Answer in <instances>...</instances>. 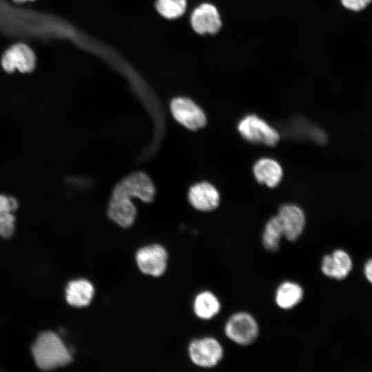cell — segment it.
Masks as SVG:
<instances>
[{"label": "cell", "mask_w": 372, "mask_h": 372, "mask_svg": "<svg viewBox=\"0 0 372 372\" xmlns=\"http://www.w3.org/2000/svg\"><path fill=\"white\" fill-rule=\"evenodd\" d=\"M32 351L37 366L45 371L64 366L72 360L71 354L63 342L51 331L39 335Z\"/></svg>", "instance_id": "cell-1"}, {"label": "cell", "mask_w": 372, "mask_h": 372, "mask_svg": "<svg viewBox=\"0 0 372 372\" xmlns=\"http://www.w3.org/2000/svg\"><path fill=\"white\" fill-rule=\"evenodd\" d=\"M225 335L240 346L253 344L259 335V326L255 318L245 311L232 314L224 328Z\"/></svg>", "instance_id": "cell-2"}, {"label": "cell", "mask_w": 372, "mask_h": 372, "mask_svg": "<svg viewBox=\"0 0 372 372\" xmlns=\"http://www.w3.org/2000/svg\"><path fill=\"white\" fill-rule=\"evenodd\" d=\"M155 195V188L149 177L143 172L130 174L119 183L112 192V196L138 198L142 201L150 203Z\"/></svg>", "instance_id": "cell-3"}, {"label": "cell", "mask_w": 372, "mask_h": 372, "mask_svg": "<svg viewBox=\"0 0 372 372\" xmlns=\"http://www.w3.org/2000/svg\"><path fill=\"white\" fill-rule=\"evenodd\" d=\"M238 130L245 139L252 143L274 146L280 140L278 132L254 114L242 118L238 123Z\"/></svg>", "instance_id": "cell-4"}, {"label": "cell", "mask_w": 372, "mask_h": 372, "mask_svg": "<svg viewBox=\"0 0 372 372\" xmlns=\"http://www.w3.org/2000/svg\"><path fill=\"white\" fill-rule=\"evenodd\" d=\"M189 355L194 364L211 368L222 360L224 350L216 338L207 337L193 340L189 346Z\"/></svg>", "instance_id": "cell-5"}, {"label": "cell", "mask_w": 372, "mask_h": 372, "mask_svg": "<svg viewBox=\"0 0 372 372\" xmlns=\"http://www.w3.org/2000/svg\"><path fill=\"white\" fill-rule=\"evenodd\" d=\"M170 109L176 121L190 130H198L206 125L207 118L203 110L188 98L174 99Z\"/></svg>", "instance_id": "cell-6"}, {"label": "cell", "mask_w": 372, "mask_h": 372, "mask_svg": "<svg viewBox=\"0 0 372 372\" xmlns=\"http://www.w3.org/2000/svg\"><path fill=\"white\" fill-rule=\"evenodd\" d=\"M1 66L8 72L17 70L21 73L32 72L36 65V56L26 44L15 43L6 50L1 57Z\"/></svg>", "instance_id": "cell-7"}, {"label": "cell", "mask_w": 372, "mask_h": 372, "mask_svg": "<svg viewBox=\"0 0 372 372\" xmlns=\"http://www.w3.org/2000/svg\"><path fill=\"white\" fill-rule=\"evenodd\" d=\"M139 269L145 274L160 276L165 271L167 253L159 245H152L140 249L136 254Z\"/></svg>", "instance_id": "cell-8"}, {"label": "cell", "mask_w": 372, "mask_h": 372, "mask_svg": "<svg viewBox=\"0 0 372 372\" xmlns=\"http://www.w3.org/2000/svg\"><path fill=\"white\" fill-rule=\"evenodd\" d=\"M277 216L280 222L284 237L290 242L296 241L302 235L306 225L302 209L293 204L282 205Z\"/></svg>", "instance_id": "cell-9"}, {"label": "cell", "mask_w": 372, "mask_h": 372, "mask_svg": "<svg viewBox=\"0 0 372 372\" xmlns=\"http://www.w3.org/2000/svg\"><path fill=\"white\" fill-rule=\"evenodd\" d=\"M190 22L193 30L199 34H216L222 26L218 9L209 3L196 7L192 13Z\"/></svg>", "instance_id": "cell-10"}, {"label": "cell", "mask_w": 372, "mask_h": 372, "mask_svg": "<svg viewBox=\"0 0 372 372\" xmlns=\"http://www.w3.org/2000/svg\"><path fill=\"white\" fill-rule=\"evenodd\" d=\"M188 199L195 209L202 211H211L218 207L220 194L213 185L202 182L190 187Z\"/></svg>", "instance_id": "cell-11"}, {"label": "cell", "mask_w": 372, "mask_h": 372, "mask_svg": "<svg viewBox=\"0 0 372 372\" xmlns=\"http://www.w3.org/2000/svg\"><path fill=\"white\" fill-rule=\"evenodd\" d=\"M320 267L326 276L340 280L346 278L351 271L352 260L345 251L336 249L322 258Z\"/></svg>", "instance_id": "cell-12"}, {"label": "cell", "mask_w": 372, "mask_h": 372, "mask_svg": "<svg viewBox=\"0 0 372 372\" xmlns=\"http://www.w3.org/2000/svg\"><path fill=\"white\" fill-rule=\"evenodd\" d=\"M107 214L111 220L123 227L131 226L136 216V209L130 199L112 196Z\"/></svg>", "instance_id": "cell-13"}, {"label": "cell", "mask_w": 372, "mask_h": 372, "mask_svg": "<svg viewBox=\"0 0 372 372\" xmlns=\"http://www.w3.org/2000/svg\"><path fill=\"white\" fill-rule=\"evenodd\" d=\"M253 171L258 183H263L271 188L277 186L282 177V169L280 165L269 158L259 159L254 164Z\"/></svg>", "instance_id": "cell-14"}, {"label": "cell", "mask_w": 372, "mask_h": 372, "mask_svg": "<svg viewBox=\"0 0 372 372\" xmlns=\"http://www.w3.org/2000/svg\"><path fill=\"white\" fill-rule=\"evenodd\" d=\"M94 293L92 284L85 279L70 281L65 289L68 303L76 307L87 306L92 301Z\"/></svg>", "instance_id": "cell-15"}, {"label": "cell", "mask_w": 372, "mask_h": 372, "mask_svg": "<svg viewBox=\"0 0 372 372\" xmlns=\"http://www.w3.org/2000/svg\"><path fill=\"white\" fill-rule=\"evenodd\" d=\"M18 208L17 200L10 195L0 193V236L10 238L15 229L14 212Z\"/></svg>", "instance_id": "cell-16"}, {"label": "cell", "mask_w": 372, "mask_h": 372, "mask_svg": "<svg viewBox=\"0 0 372 372\" xmlns=\"http://www.w3.org/2000/svg\"><path fill=\"white\" fill-rule=\"evenodd\" d=\"M304 298V289L298 283L285 281L277 288L275 302L277 306L284 310L291 309L299 304Z\"/></svg>", "instance_id": "cell-17"}, {"label": "cell", "mask_w": 372, "mask_h": 372, "mask_svg": "<svg viewBox=\"0 0 372 372\" xmlns=\"http://www.w3.org/2000/svg\"><path fill=\"white\" fill-rule=\"evenodd\" d=\"M194 311L203 320H210L220 311L221 304L215 294L209 291L198 293L194 301Z\"/></svg>", "instance_id": "cell-18"}, {"label": "cell", "mask_w": 372, "mask_h": 372, "mask_svg": "<svg viewBox=\"0 0 372 372\" xmlns=\"http://www.w3.org/2000/svg\"><path fill=\"white\" fill-rule=\"evenodd\" d=\"M282 237H284L282 228L276 215L271 217L265 224L262 235V246L268 251L276 252L280 248Z\"/></svg>", "instance_id": "cell-19"}, {"label": "cell", "mask_w": 372, "mask_h": 372, "mask_svg": "<svg viewBox=\"0 0 372 372\" xmlns=\"http://www.w3.org/2000/svg\"><path fill=\"white\" fill-rule=\"evenodd\" d=\"M156 8L163 17L172 19L184 14L187 8V0H156Z\"/></svg>", "instance_id": "cell-20"}, {"label": "cell", "mask_w": 372, "mask_h": 372, "mask_svg": "<svg viewBox=\"0 0 372 372\" xmlns=\"http://www.w3.org/2000/svg\"><path fill=\"white\" fill-rule=\"evenodd\" d=\"M342 6L348 10L358 12L366 8L372 0H340Z\"/></svg>", "instance_id": "cell-21"}, {"label": "cell", "mask_w": 372, "mask_h": 372, "mask_svg": "<svg viewBox=\"0 0 372 372\" xmlns=\"http://www.w3.org/2000/svg\"><path fill=\"white\" fill-rule=\"evenodd\" d=\"M364 275L366 279L372 283V259L369 260L364 265Z\"/></svg>", "instance_id": "cell-22"}, {"label": "cell", "mask_w": 372, "mask_h": 372, "mask_svg": "<svg viewBox=\"0 0 372 372\" xmlns=\"http://www.w3.org/2000/svg\"><path fill=\"white\" fill-rule=\"evenodd\" d=\"M16 3H23L28 1H34V0H13Z\"/></svg>", "instance_id": "cell-23"}]
</instances>
